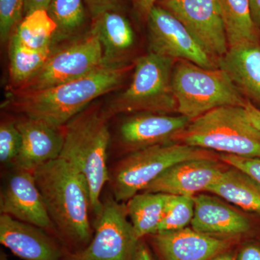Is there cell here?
I'll use <instances>...</instances> for the list:
<instances>
[{
    "mask_svg": "<svg viewBox=\"0 0 260 260\" xmlns=\"http://www.w3.org/2000/svg\"><path fill=\"white\" fill-rule=\"evenodd\" d=\"M134 64H104L92 73L55 86L19 92L10 90L3 107L22 116L62 127L98 98L117 90Z\"/></svg>",
    "mask_w": 260,
    "mask_h": 260,
    "instance_id": "cell-1",
    "label": "cell"
},
{
    "mask_svg": "<svg viewBox=\"0 0 260 260\" xmlns=\"http://www.w3.org/2000/svg\"><path fill=\"white\" fill-rule=\"evenodd\" d=\"M32 174L57 238L68 252L86 247L94 230L90 190L83 174L61 158L38 167Z\"/></svg>",
    "mask_w": 260,
    "mask_h": 260,
    "instance_id": "cell-2",
    "label": "cell"
},
{
    "mask_svg": "<svg viewBox=\"0 0 260 260\" xmlns=\"http://www.w3.org/2000/svg\"><path fill=\"white\" fill-rule=\"evenodd\" d=\"M110 118L105 109L93 103L63 126L64 144L59 158L71 164L86 179L95 216L102 209L101 194L109 181Z\"/></svg>",
    "mask_w": 260,
    "mask_h": 260,
    "instance_id": "cell-3",
    "label": "cell"
},
{
    "mask_svg": "<svg viewBox=\"0 0 260 260\" xmlns=\"http://www.w3.org/2000/svg\"><path fill=\"white\" fill-rule=\"evenodd\" d=\"M178 142L210 151L260 158V131L243 107L216 108L193 119Z\"/></svg>",
    "mask_w": 260,
    "mask_h": 260,
    "instance_id": "cell-4",
    "label": "cell"
},
{
    "mask_svg": "<svg viewBox=\"0 0 260 260\" xmlns=\"http://www.w3.org/2000/svg\"><path fill=\"white\" fill-rule=\"evenodd\" d=\"M175 62L174 59L153 53L140 56L135 61L129 86L105 108L109 115L177 113V102L172 85Z\"/></svg>",
    "mask_w": 260,
    "mask_h": 260,
    "instance_id": "cell-5",
    "label": "cell"
},
{
    "mask_svg": "<svg viewBox=\"0 0 260 260\" xmlns=\"http://www.w3.org/2000/svg\"><path fill=\"white\" fill-rule=\"evenodd\" d=\"M198 158H217L213 151L184 143L153 145L128 153L109 168L113 198L125 203L174 164Z\"/></svg>",
    "mask_w": 260,
    "mask_h": 260,
    "instance_id": "cell-6",
    "label": "cell"
},
{
    "mask_svg": "<svg viewBox=\"0 0 260 260\" xmlns=\"http://www.w3.org/2000/svg\"><path fill=\"white\" fill-rule=\"evenodd\" d=\"M172 85L178 114L191 121L216 108L244 107L247 102L224 70L189 61H176Z\"/></svg>",
    "mask_w": 260,
    "mask_h": 260,
    "instance_id": "cell-7",
    "label": "cell"
},
{
    "mask_svg": "<svg viewBox=\"0 0 260 260\" xmlns=\"http://www.w3.org/2000/svg\"><path fill=\"white\" fill-rule=\"evenodd\" d=\"M104 65L103 49L96 30L59 44L47 62L26 83L13 91L25 92L50 88L78 79Z\"/></svg>",
    "mask_w": 260,
    "mask_h": 260,
    "instance_id": "cell-8",
    "label": "cell"
},
{
    "mask_svg": "<svg viewBox=\"0 0 260 260\" xmlns=\"http://www.w3.org/2000/svg\"><path fill=\"white\" fill-rule=\"evenodd\" d=\"M93 237L86 247L67 252L62 260H133L140 239L128 218L125 203L113 197L103 201Z\"/></svg>",
    "mask_w": 260,
    "mask_h": 260,
    "instance_id": "cell-9",
    "label": "cell"
},
{
    "mask_svg": "<svg viewBox=\"0 0 260 260\" xmlns=\"http://www.w3.org/2000/svg\"><path fill=\"white\" fill-rule=\"evenodd\" d=\"M147 22L149 52L203 68H218V61L204 50L183 23L160 5L154 7Z\"/></svg>",
    "mask_w": 260,
    "mask_h": 260,
    "instance_id": "cell-10",
    "label": "cell"
},
{
    "mask_svg": "<svg viewBox=\"0 0 260 260\" xmlns=\"http://www.w3.org/2000/svg\"><path fill=\"white\" fill-rule=\"evenodd\" d=\"M192 34L204 50L218 61L229 49L218 0H160Z\"/></svg>",
    "mask_w": 260,
    "mask_h": 260,
    "instance_id": "cell-11",
    "label": "cell"
},
{
    "mask_svg": "<svg viewBox=\"0 0 260 260\" xmlns=\"http://www.w3.org/2000/svg\"><path fill=\"white\" fill-rule=\"evenodd\" d=\"M15 169L2 189L0 213L37 225L57 238L34 174L30 171Z\"/></svg>",
    "mask_w": 260,
    "mask_h": 260,
    "instance_id": "cell-12",
    "label": "cell"
},
{
    "mask_svg": "<svg viewBox=\"0 0 260 260\" xmlns=\"http://www.w3.org/2000/svg\"><path fill=\"white\" fill-rule=\"evenodd\" d=\"M191 227L197 232L223 239L254 237L257 230L253 217L229 206L217 196L195 195Z\"/></svg>",
    "mask_w": 260,
    "mask_h": 260,
    "instance_id": "cell-13",
    "label": "cell"
},
{
    "mask_svg": "<svg viewBox=\"0 0 260 260\" xmlns=\"http://www.w3.org/2000/svg\"><path fill=\"white\" fill-rule=\"evenodd\" d=\"M190 119L181 114L138 113L130 114L119 127V141L128 153L153 145L177 142Z\"/></svg>",
    "mask_w": 260,
    "mask_h": 260,
    "instance_id": "cell-14",
    "label": "cell"
},
{
    "mask_svg": "<svg viewBox=\"0 0 260 260\" xmlns=\"http://www.w3.org/2000/svg\"><path fill=\"white\" fill-rule=\"evenodd\" d=\"M0 242L23 260H62L68 252L44 229L5 214L0 215Z\"/></svg>",
    "mask_w": 260,
    "mask_h": 260,
    "instance_id": "cell-15",
    "label": "cell"
},
{
    "mask_svg": "<svg viewBox=\"0 0 260 260\" xmlns=\"http://www.w3.org/2000/svg\"><path fill=\"white\" fill-rule=\"evenodd\" d=\"M227 167L218 158L184 160L169 168L143 191L194 197L207 191Z\"/></svg>",
    "mask_w": 260,
    "mask_h": 260,
    "instance_id": "cell-16",
    "label": "cell"
},
{
    "mask_svg": "<svg viewBox=\"0 0 260 260\" xmlns=\"http://www.w3.org/2000/svg\"><path fill=\"white\" fill-rule=\"evenodd\" d=\"M21 135V148L15 169L34 172L38 167L59 158L64 144L62 127L40 119L22 116L15 120Z\"/></svg>",
    "mask_w": 260,
    "mask_h": 260,
    "instance_id": "cell-17",
    "label": "cell"
},
{
    "mask_svg": "<svg viewBox=\"0 0 260 260\" xmlns=\"http://www.w3.org/2000/svg\"><path fill=\"white\" fill-rule=\"evenodd\" d=\"M149 237L160 260H209L230 249L237 240L210 237L191 227Z\"/></svg>",
    "mask_w": 260,
    "mask_h": 260,
    "instance_id": "cell-18",
    "label": "cell"
},
{
    "mask_svg": "<svg viewBox=\"0 0 260 260\" xmlns=\"http://www.w3.org/2000/svg\"><path fill=\"white\" fill-rule=\"evenodd\" d=\"M218 64L243 96L260 110V42L229 47Z\"/></svg>",
    "mask_w": 260,
    "mask_h": 260,
    "instance_id": "cell-19",
    "label": "cell"
},
{
    "mask_svg": "<svg viewBox=\"0 0 260 260\" xmlns=\"http://www.w3.org/2000/svg\"><path fill=\"white\" fill-rule=\"evenodd\" d=\"M92 27L102 44L104 64L126 62V56L135 44L134 30L127 18L119 10H110L94 19Z\"/></svg>",
    "mask_w": 260,
    "mask_h": 260,
    "instance_id": "cell-20",
    "label": "cell"
},
{
    "mask_svg": "<svg viewBox=\"0 0 260 260\" xmlns=\"http://www.w3.org/2000/svg\"><path fill=\"white\" fill-rule=\"evenodd\" d=\"M207 191L244 211L260 215V184L237 168L228 165Z\"/></svg>",
    "mask_w": 260,
    "mask_h": 260,
    "instance_id": "cell-21",
    "label": "cell"
},
{
    "mask_svg": "<svg viewBox=\"0 0 260 260\" xmlns=\"http://www.w3.org/2000/svg\"><path fill=\"white\" fill-rule=\"evenodd\" d=\"M171 195L143 191L125 203L128 218L140 239L157 232Z\"/></svg>",
    "mask_w": 260,
    "mask_h": 260,
    "instance_id": "cell-22",
    "label": "cell"
},
{
    "mask_svg": "<svg viewBox=\"0 0 260 260\" xmlns=\"http://www.w3.org/2000/svg\"><path fill=\"white\" fill-rule=\"evenodd\" d=\"M58 44L34 49L22 45L12 37L8 47L10 90H16L31 79L44 67Z\"/></svg>",
    "mask_w": 260,
    "mask_h": 260,
    "instance_id": "cell-23",
    "label": "cell"
},
{
    "mask_svg": "<svg viewBox=\"0 0 260 260\" xmlns=\"http://www.w3.org/2000/svg\"><path fill=\"white\" fill-rule=\"evenodd\" d=\"M229 48L260 42L259 30L251 19L249 0H218Z\"/></svg>",
    "mask_w": 260,
    "mask_h": 260,
    "instance_id": "cell-24",
    "label": "cell"
},
{
    "mask_svg": "<svg viewBox=\"0 0 260 260\" xmlns=\"http://www.w3.org/2000/svg\"><path fill=\"white\" fill-rule=\"evenodd\" d=\"M12 37L22 45L34 49L61 43L57 26L47 10H38L24 15Z\"/></svg>",
    "mask_w": 260,
    "mask_h": 260,
    "instance_id": "cell-25",
    "label": "cell"
},
{
    "mask_svg": "<svg viewBox=\"0 0 260 260\" xmlns=\"http://www.w3.org/2000/svg\"><path fill=\"white\" fill-rule=\"evenodd\" d=\"M47 11L57 26L60 42L73 39L86 20L84 0H51Z\"/></svg>",
    "mask_w": 260,
    "mask_h": 260,
    "instance_id": "cell-26",
    "label": "cell"
},
{
    "mask_svg": "<svg viewBox=\"0 0 260 260\" xmlns=\"http://www.w3.org/2000/svg\"><path fill=\"white\" fill-rule=\"evenodd\" d=\"M194 214V197L171 195L156 233L173 232L189 227Z\"/></svg>",
    "mask_w": 260,
    "mask_h": 260,
    "instance_id": "cell-27",
    "label": "cell"
},
{
    "mask_svg": "<svg viewBox=\"0 0 260 260\" xmlns=\"http://www.w3.org/2000/svg\"><path fill=\"white\" fill-rule=\"evenodd\" d=\"M21 148V135L15 121H3L0 125V161L14 166Z\"/></svg>",
    "mask_w": 260,
    "mask_h": 260,
    "instance_id": "cell-28",
    "label": "cell"
},
{
    "mask_svg": "<svg viewBox=\"0 0 260 260\" xmlns=\"http://www.w3.org/2000/svg\"><path fill=\"white\" fill-rule=\"evenodd\" d=\"M25 0H0V39L9 42L24 16Z\"/></svg>",
    "mask_w": 260,
    "mask_h": 260,
    "instance_id": "cell-29",
    "label": "cell"
},
{
    "mask_svg": "<svg viewBox=\"0 0 260 260\" xmlns=\"http://www.w3.org/2000/svg\"><path fill=\"white\" fill-rule=\"evenodd\" d=\"M220 160L230 167L237 168L251 176L260 184V158L221 154Z\"/></svg>",
    "mask_w": 260,
    "mask_h": 260,
    "instance_id": "cell-30",
    "label": "cell"
},
{
    "mask_svg": "<svg viewBox=\"0 0 260 260\" xmlns=\"http://www.w3.org/2000/svg\"><path fill=\"white\" fill-rule=\"evenodd\" d=\"M85 4L91 15L95 19L110 10H119L120 0H84Z\"/></svg>",
    "mask_w": 260,
    "mask_h": 260,
    "instance_id": "cell-31",
    "label": "cell"
},
{
    "mask_svg": "<svg viewBox=\"0 0 260 260\" xmlns=\"http://www.w3.org/2000/svg\"><path fill=\"white\" fill-rule=\"evenodd\" d=\"M236 260H260V240L249 239L243 243L237 251Z\"/></svg>",
    "mask_w": 260,
    "mask_h": 260,
    "instance_id": "cell-32",
    "label": "cell"
},
{
    "mask_svg": "<svg viewBox=\"0 0 260 260\" xmlns=\"http://www.w3.org/2000/svg\"><path fill=\"white\" fill-rule=\"evenodd\" d=\"M159 1L160 0H132L138 14L146 20L151 10L158 5Z\"/></svg>",
    "mask_w": 260,
    "mask_h": 260,
    "instance_id": "cell-33",
    "label": "cell"
},
{
    "mask_svg": "<svg viewBox=\"0 0 260 260\" xmlns=\"http://www.w3.org/2000/svg\"><path fill=\"white\" fill-rule=\"evenodd\" d=\"M133 260H160L158 256L154 254L145 239H140L137 246Z\"/></svg>",
    "mask_w": 260,
    "mask_h": 260,
    "instance_id": "cell-34",
    "label": "cell"
},
{
    "mask_svg": "<svg viewBox=\"0 0 260 260\" xmlns=\"http://www.w3.org/2000/svg\"><path fill=\"white\" fill-rule=\"evenodd\" d=\"M51 0H25L24 15L38 10H47Z\"/></svg>",
    "mask_w": 260,
    "mask_h": 260,
    "instance_id": "cell-35",
    "label": "cell"
},
{
    "mask_svg": "<svg viewBox=\"0 0 260 260\" xmlns=\"http://www.w3.org/2000/svg\"><path fill=\"white\" fill-rule=\"evenodd\" d=\"M246 114L248 117L250 119L251 123L257 128L260 131V110L257 108L254 107L249 101L246 102L244 106Z\"/></svg>",
    "mask_w": 260,
    "mask_h": 260,
    "instance_id": "cell-36",
    "label": "cell"
},
{
    "mask_svg": "<svg viewBox=\"0 0 260 260\" xmlns=\"http://www.w3.org/2000/svg\"><path fill=\"white\" fill-rule=\"evenodd\" d=\"M251 19L260 32V0H249Z\"/></svg>",
    "mask_w": 260,
    "mask_h": 260,
    "instance_id": "cell-37",
    "label": "cell"
},
{
    "mask_svg": "<svg viewBox=\"0 0 260 260\" xmlns=\"http://www.w3.org/2000/svg\"><path fill=\"white\" fill-rule=\"evenodd\" d=\"M236 255H237V251L229 249V250L219 253L210 258L209 260H236Z\"/></svg>",
    "mask_w": 260,
    "mask_h": 260,
    "instance_id": "cell-38",
    "label": "cell"
},
{
    "mask_svg": "<svg viewBox=\"0 0 260 260\" xmlns=\"http://www.w3.org/2000/svg\"><path fill=\"white\" fill-rule=\"evenodd\" d=\"M0 260H9V259H8V256H7L6 254H5L4 252L1 251V254H0Z\"/></svg>",
    "mask_w": 260,
    "mask_h": 260,
    "instance_id": "cell-39",
    "label": "cell"
},
{
    "mask_svg": "<svg viewBox=\"0 0 260 260\" xmlns=\"http://www.w3.org/2000/svg\"><path fill=\"white\" fill-rule=\"evenodd\" d=\"M259 40H260V34H259Z\"/></svg>",
    "mask_w": 260,
    "mask_h": 260,
    "instance_id": "cell-40",
    "label": "cell"
}]
</instances>
